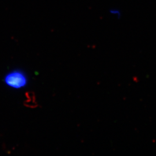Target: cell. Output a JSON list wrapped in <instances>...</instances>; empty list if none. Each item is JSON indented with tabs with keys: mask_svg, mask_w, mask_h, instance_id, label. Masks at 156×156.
Segmentation results:
<instances>
[{
	"mask_svg": "<svg viewBox=\"0 0 156 156\" xmlns=\"http://www.w3.org/2000/svg\"><path fill=\"white\" fill-rule=\"evenodd\" d=\"M3 81L6 86L9 88L22 89L28 84V76L22 69H13L6 74Z\"/></svg>",
	"mask_w": 156,
	"mask_h": 156,
	"instance_id": "obj_1",
	"label": "cell"
},
{
	"mask_svg": "<svg viewBox=\"0 0 156 156\" xmlns=\"http://www.w3.org/2000/svg\"><path fill=\"white\" fill-rule=\"evenodd\" d=\"M108 13L116 19H120L122 16V11L118 8H111L109 9Z\"/></svg>",
	"mask_w": 156,
	"mask_h": 156,
	"instance_id": "obj_2",
	"label": "cell"
}]
</instances>
